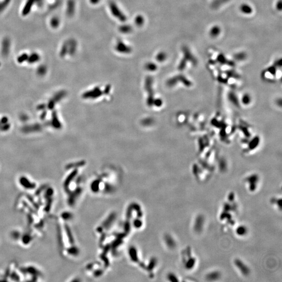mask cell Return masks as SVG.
I'll return each instance as SVG.
<instances>
[{
  "instance_id": "obj_9",
  "label": "cell",
  "mask_w": 282,
  "mask_h": 282,
  "mask_svg": "<svg viewBox=\"0 0 282 282\" xmlns=\"http://www.w3.org/2000/svg\"><path fill=\"white\" fill-rule=\"evenodd\" d=\"M247 227L245 225H240L237 227L235 233L237 236L239 237H244L248 234Z\"/></svg>"
},
{
  "instance_id": "obj_14",
  "label": "cell",
  "mask_w": 282,
  "mask_h": 282,
  "mask_svg": "<svg viewBox=\"0 0 282 282\" xmlns=\"http://www.w3.org/2000/svg\"><path fill=\"white\" fill-rule=\"evenodd\" d=\"M55 101L53 100L52 99H51V100L49 101V102L48 103V108L50 110L53 109V108H54V107H55Z\"/></svg>"
},
{
  "instance_id": "obj_12",
  "label": "cell",
  "mask_w": 282,
  "mask_h": 282,
  "mask_svg": "<svg viewBox=\"0 0 282 282\" xmlns=\"http://www.w3.org/2000/svg\"><path fill=\"white\" fill-rule=\"evenodd\" d=\"M9 128H10V125L7 123L6 124L0 125V130L2 131H5L9 130Z\"/></svg>"
},
{
  "instance_id": "obj_17",
  "label": "cell",
  "mask_w": 282,
  "mask_h": 282,
  "mask_svg": "<svg viewBox=\"0 0 282 282\" xmlns=\"http://www.w3.org/2000/svg\"><path fill=\"white\" fill-rule=\"evenodd\" d=\"M46 105L45 104H41L39 105L37 107V109L38 110H44V109H45L46 108Z\"/></svg>"
},
{
  "instance_id": "obj_6",
  "label": "cell",
  "mask_w": 282,
  "mask_h": 282,
  "mask_svg": "<svg viewBox=\"0 0 282 282\" xmlns=\"http://www.w3.org/2000/svg\"><path fill=\"white\" fill-rule=\"evenodd\" d=\"M240 106L247 107L251 104L252 102V98L249 93H245L239 98Z\"/></svg>"
},
{
  "instance_id": "obj_13",
  "label": "cell",
  "mask_w": 282,
  "mask_h": 282,
  "mask_svg": "<svg viewBox=\"0 0 282 282\" xmlns=\"http://www.w3.org/2000/svg\"><path fill=\"white\" fill-rule=\"evenodd\" d=\"M46 69L44 68V66L41 67L38 70V73L39 75H41V76L44 75V74L46 73Z\"/></svg>"
},
{
  "instance_id": "obj_3",
  "label": "cell",
  "mask_w": 282,
  "mask_h": 282,
  "mask_svg": "<svg viewBox=\"0 0 282 282\" xmlns=\"http://www.w3.org/2000/svg\"><path fill=\"white\" fill-rule=\"evenodd\" d=\"M234 264L238 271L244 277H247L250 274V268L242 260L239 259H236L234 261Z\"/></svg>"
},
{
  "instance_id": "obj_5",
  "label": "cell",
  "mask_w": 282,
  "mask_h": 282,
  "mask_svg": "<svg viewBox=\"0 0 282 282\" xmlns=\"http://www.w3.org/2000/svg\"><path fill=\"white\" fill-rule=\"evenodd\" d=\"M42 129V126L39 124H35L30 125H26L23 128V131L25 133L38 132Z\"/></svg>"
},
{
  "instance_id": "obj_4",
  "label": "cell",
  "mask_w": 282,
  "mask_h": 282,
  "mask_svg": "<svg viewBox=\"0 0 282 282\" xmlns=\"http://www.w3.org/2000/svg\"><path fill=\"white\" fill-rule=\"evenodd\" d=\"M205 224V218L203 215H199L195 219L193 229L195 232L200 233L202 231Z\"/></svg>"
},
{
  "instance_id": "obj_19",
  "label": "cell",
  "mask_w": 282,
  "mask_h": 282,
  "mask_svg": "<svg viewBox=\"0 0 282 282\" xmlns=\"http://www.w3.org/2000/svg\"><path fill=\"white\" fill-rule=\"evenodd\" d=\"M46 115H47V111H46V110H44V111L42 112L41 115V120H44V119H45Z\"/></svg>"
},
{
  "instance_id": "obj_15",
  "label": "cell",
  "mask_w": 282,
  "mask_h": 282,
  "mask_svg": "<svg viewBox=\"0 0 282 282\" xmlns=\"http://www.w3.org/2000/svg\"><path fill=\"white\" fill-rule=\"evenodd\" d=\"M219 33H220V31H219V29H218V27L213 28V30H212V31H211V35L213 36H215L216 35H218Z\"/></svg>"
},
{
  "instance_id": "obj_16",
  "label": "cell",
  "mask_w": 282,
  "mask_h": 282,
  "mask_svg": "<svg viewBox=\"0 0 282 282\" xmlns=\"http://www.w3.org/2000/svg\"><path fill=\"white\" fill-rule=\"evenodd\" d=\"M271 202L275 205H277V206H278V207H280V209L281 210V203H278V199L277 198H274V199L272 200Z\"/></svg>"
},
{
  "instance_id": "obj_1",
  "label": "cell",
  "mask_w": 282,
  "mask_h": 282,
  "mask_svg": "<svg viewBox=\"0 0 282 282\" xmlns=\"http://www.w3.org/2000/svg\"><path fill=\"white\" fill-rule=\"evenodd\" d=\"M245 183L247 185L248 188L251 192H254L258 189L260 182V177L258 174H253L246 177Z\"/></svg>"
},
{
  "instance_id": "obj_10",
  "label": "cell",
  "mask_w": 282,
  "mask_h": 282,
  "mask_svg": "<svg viewBox=\"0 0 282 282\" xmlns=\"http://www.w3.org/2000/svg\"><path fill=\"white\" fill-rule=\"evenodd\" d=\"M65 92L61 91V92H58V93H56L55 95L54 96L52 99L55 101V103H56V102H58V101L60 100L61 99L63 98L65 96Z\"/></svg>"
},
{
  "instance_id": "obj_2",
  "label": "cell",
  "mask_w": 282,
  "mask_h": 282,
  "mask_svg": "<svg viewBox=\"0 0 282 282\" xmlns=\"http://www.w3.org/2000/svg\"><path fill=\"white\" fill-rule=\"evenodd\" d=\"M184 256V264L186 270H191L193 269L196 265V259L194 256H193L191 248L186 249Z\"/></svg>"
},
{
  "instance_id": "obj_8",
  "label": "cell",
  "mask_w": 282,
  "mask_h": 282,
  "mask_svg": "<svg viewBox=\"0 0 282 282\" xmlns=\"http://www.w3.org/2000/svg\"><path fill=\"white\" fill-rule=\"evenodd\" d=\"M51 124L54 127V128L59 129L61 128V124L58 118L56 111H53V113L52 114V121Z\"/></svg>"
},
{
  "instance_id": "obj_11",
  "label": "cell",
  "mask_w": 282,
  "mask_h": 282,
  "mask_svg": "<svg viewBox=\"0 0 282 282\" xmlns=\"http://www.w3.org/2000/svg\"><path fill=\"white\" fill-rule=\"evenodd\" d=\"M241 9L242 11L244 13H250L251 12V8H250L248 6L246 5H244L242 6Z\"/></svg>"
},
{
  "instance_id": "obj_18",
  "label": "cell",
  "mask_w": 282,
  "mask_h": 282,
  "mask_svg": "<svg viewBox=\"0 0 282 282\" xmlns=\"http://www.w3.org/2000/svg\"><path fill=\"white\" fill-rule=\"evenodd\" d=\"M27 115H23L20 116V119L23 121H27L28 120Z\"/></svg>"
},
{
  "instance_id": "obj_7",
  "label": "cell",
  "mask_w": 282,
  "mask_h": 282,
  "mask_svg": "<svg viewBox=\"0 0 282 282\" xmlns=\"http://www.w3.org/2000/svg\"><path fill=\"white\" fill-rule=\"evenodd\" d=\"M221 274L219 271H212L211 272L208 273L206 276V278L209 281H216L220 278Z\"/></svg>"
}]
</instances>
